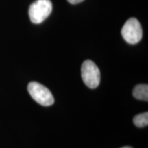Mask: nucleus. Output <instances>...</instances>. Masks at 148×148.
I'll return each instance as SVG.
<instances>
[{"instance_id": "5", "label": "nucleus", "mask_w": 148, "mask_h": 148, "mask_svg": "<svg viewBox=\"0 0 148 148\" xmlns=\"http://www.w3.org/2000/svg\"><path fill=\"white\" fill-rule=\"evenodd\" d=\"M133 96L137 99L147 101L148 99V85L138 84L133 89Z\"/></svg>"}, {"instance_id": "3", "label": "nucleus", "mask_w": 148, "mask_h": 148, "mask_svg": "<svg viewBox=\"0 0 148 148\" xmlns=\"http://www.w3.org/2000/svg\"><path fill=\"white\" fill-rule=\"evenodd\" d=\"M81 75L83 82L88 88H95L100 83V71L92 60H86L81 67Z\"/></svg>"}, {"instance_id": "1", "label": "nucleus", "mask_w": 148, "mask_h": 148, "mask_svg": "<svg viewBox=\"0 0 148 148\" xmlns=\"http://www.w3.org/2000/svg\"><path fill=\"white\" fill-rule=\"evenodd\" d=\"M52 11L50 0H36L29 8V19L33 23L39 24L45 21Z\"/></svg>"}, {"instance_id": "6", "label": "nucleus", "mask_w": 148, "mask_h": 148, "mask_svg": "<svg viewBox=\"0 0 148 148\" xmlns=\"http://www.w3.org/2000/svg\"><path fill=\"white\" fill-rule=\"evenodd\" d=\"M133 123L138 127H143L148 125V112L137 114L133 119Z\"/></svg>"}, {"instance_id": "2", "label": "nucleus", "mask_w": 148, "mask_h": 148, "mask_svg": "<svg viewBox=\"0 0 148 148\" xmlns=\"http://www.w3.org/2000/svg\"><path fill=\"white\" fill-rule=\"evenodd\" d=\"M29 95L41 106H49L54 102V98L50 90L45 86L36 82H31L27 86Z\"/></svg>"}, {"instance_id": "8", "label": "nucleus", "mask_w": 148, "mask_h": 148, "mask_svg": "<svg viewBox=\"0 0 148 148\" xmlns=\"http://www.w3.org/2000/svg\"><path fill=\"white\" fill-rule=\"evenodd\" d=\"M121 148H132V147H130V146H125V147H121Z\"/></svg>"}, {"instance_id": "7", "label": "nucleus", "mask_w": 148, "mask_h": 148, "mask_svg": "<svg viewBox=\"0 0 148 148\" xmlns=\"http://www.w3.org/2000/svg\"><path fill=\"white\" fill-rule=\"evenodd\" d=\"M67 1L71 4H77V3L82 2L84 0H67Z\"/></svg>"}, {"instance_id": "4", "label": "nucleus", "mask_w": 148, "mask_h": 148, "mask_svg": "<svg viewBox=\"0 0 148 148\" xmlns=\"http://www.w3.org/2000/svg\"><path fill=\"white\" fill-rule=\"evenodd\" d=\"M121 35L127 42L136 44L141 40L143 36L141 25L136 18H130L125 22L121 29Z\"/></svg>"}]
</instances>
